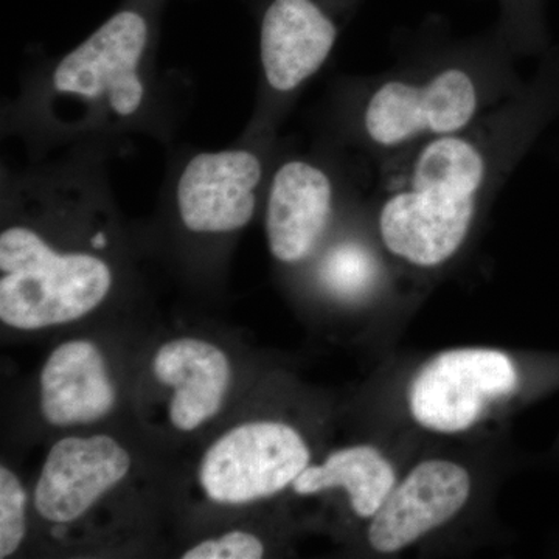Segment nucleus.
Here are the masks:
<instances>
[{"mask_svg":"<svg viewBox=\"0 0 559 559\" xmlns=\"http://www.w3.org/2000/svg\"><path fill=\"white\" fill-rule=\"evenodd\" d=\"M337 38L334 22L312 0H274L261 24V64L272 90L290 92L311 79Z\"/></svg>","mask_w":559,"mask_h":559,"instance_id":"9b49d317","label":"nucleus"},{"mask_svg":"<svg viewBox=\"0 0 559 559\" xmlns=\"http://www.w3.org/2000/svg\"><path fill=\"white\" fill-rule=\"evenodd\" d=\"M266 554L263 540L242 530H231L218 538L201 540L182 559H260Z\"/></svg>","mask_w":559,"mask_h":559,"instance_id":"f3484780","label":"nucleus"},{"mask_svg":"<svg viewBox=\"0 0 559 559\" xmlns=\"http://www.w3.org/2000/svg\"><path fill=\"white\" fill-rule=\"evenodd\" d=\"M521 374L509 353L454 348L429 359L407 392L412 418L430 432L454 436L473 429L499 401L520 389Z\"/></svg>","mask_w":559,"mask_h":559,"instance_id":"20e7f679","label":"nucleus"},{"mask_svg":"<svg viewBox=\"0 0 559 559\" xmlns=\"http://www.w3.org/2000/svg\"><path fill=\"white\" fill-rule=\"evenodd\" d=\"M261 176V162L250 151L198 154L179 178L180 219L194 234L242 229L255 212Z\"/></svg>","mask_w":559,"mask_h":559,"instance_id":"1a4fd4ad","label":"nucleus"},{"mask_svg":"<svg viewBox=\"0 0 559 559\" xmlns=\"http://www.w3.org/2000/svg\"><path fill=\"white\" fill-rule=\"evenodd\" d=\"M304 436L275 419H255L235 426L202 455V491L219 506H248L293 487L310 465Z\"/></svg>","mask_w":559,"mask_h":559,"instance_id":"7ed1b4c3","label":"nucleus"},{"mask_svg":"<svg viewBox=\"0 0 559 559\" xmlns=\"http://www.w3.org/2000/svg\"><path fill=\"white\" fill-rule=\"evenodd\" d=\"M485 157L469 140L444 135L426 143L406 186L382 205L380 235L396 259L437 267L465 245L485 180Z\"/></svg>","mask_w":559,"mask_h":559,"instance_id":"f257e3e1","label":"nucleus"},{"mask_svg":"<svg viewBox=\"0 0 559 559\" xmlns=\"http://www.w3.org/2000/svg\"><path fill=\"white\" fill-rule=\"evenodd\" d=\"M153 373L173 389L170 421L183 432L201 428L223 409L231 384L226 353L209 341L179 337L157 349Z\"/></svg>","mask_w":559,"mask_h":559,"instance_id":"ddd939ff","label":"nucleus"},{"mask_svg":"<svg viewBox=\"0 0 559 559\" xmlns=\"http://www.w3.org/2000/svg\"><path fill=\"white\" fill-rule=\"evenodd\" d=\"M27 491L20 477L0 466V558L20 549L27 533Z\"/></svg>","mask_w":559,"mask_h":559,"instance_id":"dca6fc26","label":"nucleus"},{"mask_svg":"<svg viewBox=\"0 0 559 559\" xmlns=\"http://www.w3.org/2000/svg\"><path fill=\"white\" fill-rule=\"evenodd\" d=\"M319 278L333 296L344 300L359 299L377 282V261L359 242H341L323 257Z\"/></svg>","mask_w":559,"mask_h":559,"instance_id":"2eb2a0df","label":"nucleus"},{"mask_svg":"<svg viewBox=\"0 0 559 559\" xmlns=\"http://www.w3.org/2000/svg\"><path fill=\"white\" fill-rule=\"evenodd\" d=\"M333 213V186L325 171L304 160L280 167L272 179L266 237L272 255L300 263L318 248Z\"/></svg>","mask_w":559,"mask_h":559,"instance_id":"9d476101","label":"nucleus"},{"mask_svg":"<svg viewBox=\"0 0 559 559\" xmlns=\"http://www.w3.org/2000/svg\"><path fill=\"white\" fill-rule=\"evenodd\" d=\"M112 271L86 252L61 253L33 229L0 235V320L43 330L84 318L108 297Z\"/></svg>","mask_w":559,"mask_h":559,"instance_id":"f03ea898","label":"nucleus"},{"mask_svg":"<svg viewBox=\"0 0 559 559\" xmlns=\"http://www.w3.org/2000/svg\"><path fill=\"white\" fill-rule=\"evenodd\" d=\"M146 40L145 17L135 11H120L58 64L55 90L105 103L120 117L134 116L145 97L139 64Z\"/></svg>","mask_w":559,"mask_h":559,"instance_id":"423d86ee","label":"nucleus"},{"mask_svg":"<svg viewBox=\"0 0 559 559\" xmlns=\"http://www.w3.org/2000/svg\"><path fill=\"white\" fill-rule=\"evenodd\" d=\"M473 481L465 466L447 459L419 462L395 485L370 520L367 539L378 554H396L443 527L465 509Z\"/></svg>","mask_w":559,"mask_h":559,"instance_id":"0eeeda50","label":"nucleus"},{"mask_svg":"<svg viewBox=\"0 0 559 559\" xmlns=\"http://www.w3.org/2000/svg\"><path fill=\"white\" fill-rule=\"evenodd\" d=\"M399 484L395 466L371 444H355L331 452L319 465H308L293 484L300 496L344 489L360 520H371Z\"/></svg>","mask_w":559,"mask_h":559,"instance_id":"4468645a","label":"nucleus"},{"mask_svg":"<svg viewBox=\"0 0 559 559\" xmlns=\"http://www.w3.org/2000/svg\"><path fill=\"white\" fill-rule=\"evenodd\" d=\"M39 396L51 426L91 425L109 415L117 393L100 348L86 340L58 345L40 370Z\"/></svg>","mask_w":559,"mask_h":559,"instance_id":"f8f14e48","label":"nucleus"},{"mask_svg":"<svg viewBox=\"0 0 559 559\" xmlns=\"http://www.w3.org/2000/svg\"><path fill=\"white\" fill-rule=\"evenodd\" d=\"M130 469V454L112 437H66L51 447L40 469L35 509L51 524L80 520Z\"/></svg>","mask_w":559,"mask_h":559,"instance_id":"6e6552de","label":"nucleus"},{"mask_svg":"<svg viewBox=\"0 0 559 559\" xmlns=\"http://www.w3.org/2000/svg\"><path fill=\"white\" fill-rule=\"evenodd\" d=\"M479 94L465 70H441L426 83L389 81L371 95L364 128L384 148L419 138L455 135L476 117Z\"/></svg>","mask_w":559,"mask_h":559,"instance_id":"39448f33","label":"nucleus"}]
</instances>
